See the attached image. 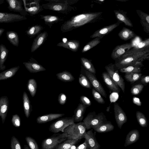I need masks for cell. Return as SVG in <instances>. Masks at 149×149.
Returning a JSON list of instances; mask_svg holds the SVG:
<instances>
[{
  "label": "cell",
  "instance_id": "cell-1",
  "mask_svg": "<svg viewBox=\"0 0 149 149\" xmlns=\"http://www.w3.org/2000/svg\"><path fill=\"white\" fill-rule=\"evenodd\" d=\"M149 46L141 48L134 47L121 57L115 61L116 68L119 70L130 65H143V61L149 60Z\"/></svg>",
  "mask_w": 149,
  "mask_h": 149
},
{
  "label": "cell",
  "instance_id": "cell-2",
  "mask_svg": "<svg viewBox=\"0 0 149 149\" xmlns=\"http://www.w3.org/2000/svg\"><path fill=\"white\" fill-rule=\"evenodd\" d=\"M102 13L101 12L87 13L74 16L61 25V30L63 32H68L91 23L98 19Z\"/></svg>",
  "mask_w": 149,
  "mask_h": 149
},
{
  "label": "cell",
  "instance_id": "cell-3",
  "mask_svg": "<svg viewBox=\"0 0 149 149\" xmlns=\"http://www.w3.org/2000/svg\"><path fill=\"white\" fill-rule=\"evenodd\" d=\"M86 130L84 123L80 122L69 125L65 128L63 132L67 134V139L80 140L84 138Z\"/></svg>",
  "mask_w": 149,
  "mask_h": 149
},
{
  "label": "cell",
  "instance_id": "cell-4",
  "mask_svg": "<svg viewBox=\"0 0 149 149\" xmlns=\"http://www.w3.org/2000/svg\"><path fill=\"white\" fill-rule=\"evenodd\" d=\"M107 121L103 113H100L96 114V113L93 112L88 113L83 120V122L86 126V130H88L93 129Z\"/></svg>",
  "mask_w": 149,
  "mask_h": 149
},
{
  "label": "cell",
  "instance_id": "cell-5",
  "mask_svg": "<svg viewBox=\"0 0 149 149\" xmlns=\"http://www.w3.org/2000/svg\"><path fill=\"white\" fill-rule=\"evenodd\" d=\"M68 137L67 134L65 132L54 133L42 141V149H54L57 145L66 140Z\"/></svg>",
  "mask_w": 149,
  "mask_h": 149
},
{
  "label": "cell",
  "instance_id": "cell-6",
  "mask_svg": "<svg viewBox=\"0 0 149 149\" xmlns=\"http://www.w3.org/2000/svg\"><path fill=\"white\" fill-rule=\"evenodd\" d=\"M74 123L73 116L59 118L52 123L49 127V131L57 133L60 132H64L65 128L70 125Z\"/></svg>",
  "mask_w": 149,
  "mask_h": 149
},
{
  "label": "cell",
  "instance_id": "cell-7",
  "mask_svg": "<svg viewBox=\"0 0 149 149\" xmlns=\"http://www.w3.org/2000/svg\"><path fill=\"white\" fill-rule=\"evenodd\" d=\"M105 68L113 81L124 93L125 88L124 80L119 74L118 70L116 68L114 64L111 63L106 65Z\"/></svg>",
  "mask_w": 149,
  "mask_h": 149
},
{
  "label": "cell",
  "instance_id": "cell-8",
  "mask_svg": "<svg viewBox=\"0 0 149 149\" xmlns=\"http://www.w3.org/2000/svg\"><path fill=\"white\" fill-rule=\"evenodd\" d=\"M24 9L26 12L31 15L37 14L42 10L43 7L40 4L39 0H22Z\"/></svg>",
  "mask_w": 149,
  "mask_h": 149
},
{
  "label": "cell",
  "instance_id": "cell-9",
  "mask_svg": "<svg viewBox=\"0 0 149 149\" xmlns=\"http://www.w3.org/2000/svg\"><path fill=\"white\" fill-rule=\"evenodd\" d=\"M134 47V45L132 42L117 45L112 51L111 58L116 61Z\"/></svg>",
  "mask_w": 149,
  "mask_h": 149
},
{
  "label": "cell",
  "instance_id": "cell-10",
  "mask_svg": "<svg viewBox=\"0 0 149 149\" xmlns=\"http://www.w3.org/2000/svg\"><path fill=\"white\" fill-rule=\"evenodd\" d=\"M43 8L45 9L52 10L63 13L71 11L72 8L68 4H66L54 2H49L45 4H42Z\"/></svg>",
  "mask_w": 149,
  "mask_h": 149
},
{
  "label": "cell",
  "instance_id": "cell-11",
  "mask_svg": "<svg viewBox=\"0 0 149 149\" xmlns=\"http://www.w3.org/2000/svg\"><path fill=\"white\" fill-rule=\"evenodd\" d=\"M113 109L116 123L118 127L121 129L123 125L127 121V116L122 108L116 103L114 104Z\"/></svg>",
  "mask_w": 149,
  "mask_h": 149
},
{
  "label": "cell",
  "instance_id": "cell-12",
  "mask_svg": "<svg viewBox=\"0 0 149 149\" xmlns=\"http://www.w3.org/2000/svg\"><path fill=\"white\" fill-rule=\"evenodd\" d=\"M26 16L13 13L0 12V23H9L26 19Z\"/></svg>",
  "mask_w": 149,
  "mask_h": 149
},
{
  "label": "cell",
  "instance_id": "cell-13",
  "mask_svg": "<svg viewBox=\"0 0 149 149\" xmlns=\"http://www.w3.org/2000/svg\"><path fill=\"white\" fill-rule=\"evenodd\" d=\"M85 73L93 88L104 97H106V91L95 76L86 70L85 71Z\"/></svg>",
  "mask_w": 149,
  "mask_h": 149
},
{
  "label": "cell",
  "instance_id": "cell-14",
  "mask_svg": "<svg viewBox=\"0 0 149 149\" xmlns=\"http://www.w3.org/2000/svg\"><path fill=\"white\" fill-rule=\"evenodd\" d=\"M8 4V8L10 11L19 13L20 15L26 16L28 15L22 6L23 2L22 0H6Z\"/></svg>",
  "mask_w": 149,
  "mask_h": 149
},
{
  "label": "cell",
  "instance_id": "cell-15",
  "mask_svg": "<svg viewBox=\"0 0 149 149\" xmlns=\"http://www.w3.org/2000/svg\"><path fill=\"white\" fill-rule=\"evenodd\" d=\"M120 22L118 21L115 23L105 26L95 31L90 36L91 38H102L104 36L109 34L118 26Z\"/></svg>",
  "mask_w": 149,
  "mask_h": 149
},
{
  "label": "cell",
  "instance_id": "cell-16",
  "mask_svg": "<svg viewBox=\"0 0 149 149\" xmlns=\"http://www.w3.org/2000/svg\"><path fill=\"white\" fill-rule=\"evenodd\" d=\"M84 138L87 141L88 149H100V145L97 141L95 134L91 129L85 133Z\"/></svg>",
  "mask_w": 149,
  "mask_h": 149
},
{
  "label": "cell",
  "instance_id": "cell-17",
  "mask_svg": "<svg viewBox=\"0 0 149 149\" xmlns=\"http://www.w3.org/2000/svg\"><path fill=\"white\" fill-rule=\"evenodd\" d=\"M9 100L7 96H2L0 98V116L3 124L6 117L9 108Z\"/></svg>",
  "mask_w": 149,
  "mask_h": 149
},
{
  "label": "cell",
  "instance_id": "cell-18",
  "mask_svg": "<svg viewBox=\"0 0 149 149\" xmlns=\"http://www.w3.org/2000/svg\"><path fill=\"white\" fill-rule=\"evenodd\" d=\"M23 64L26 69L31 73H37L46 70L41 65L33 61L31 59L27 62H23Z\"/></svg>",
  "mask_w": 149,
  "mask_h": 149
},
{
  "label": "cell",
  "instance_id": "cell-19",
  "mask_svg": "<svg viewBox=\"0 0 149 149\" xmlns=\"http://www.w3.org/2000/svg\"><path fill=\"white\" fill-rule=\"evenodd\" d=\"M116 17L118 21L123 23L129 27H132L133 25L131 21L127 15V13L123 10H119L114 11Z\"/></svg>",
  "mask_w": 149,
  "mask_h": 149
},
{
  "label": "cell",
  "instance_id": "cell-20",
  "mask_svg": "<svg viewBox=\"0 0 149 149\" xmlns=\"http://www.w3.org/2000/svg\"><path fill=\"white\" fill-rule=\"evenodd\" d=\"M102 77L107 86L111 91L119 93L120 89L113 81L107 72H104L102 74Z\"/></svg>",
  "mask_w": 149,
  "mask_h": 149
},
{
  "label": "cell",
  "instance_id": "cell-21",
  "mask_svg": "<svg viewBox=\"0 0 149 149\" xmlns=\"http://www.w3.org/2000/svg\"><path fill=\"white\" fill-rule=\"evenodd\" d=\"M48 33L44 31L38 34L34 39L31 48V52H33L38 48L45 40Z\"/></svg>",
  "mask_w": 149,
  "mask_h": 149
},
{
  "label": "cell",
  "instance_id": "cell-22",
  "mask_svg": "<svg viewBox=\"0 0 149 149\" xmlns=\"http://www.w3.org/2000/svg\"><path fill=\"white\" fill-rule=\"evenodd\" d=\"M140 134L137 129H134L130 131L127 134L124 146L126 147L136 142L139 139Z\"/></svg>",
  "mask_w": 149,
  "mask_h": 149
},
{
  "label": "cell",
  "instance_id": "cell-23",
  "mask_svg": "<svg viewBox=\"0 0 149 149\" xmlns=\"http://www.w3.org/2000/svg\"><path fill=\"white\" fill-rule=\"evenodd\" d=\"M79 45V42L76 40H70L65 42H61L56 45L57 46L65 48L73 52L77 51Z\"/></svg>",
  "mask_w": 149,
  "mask_h": 149
},
{
  "label": "cell",
  "instance_id": "cell-24",
  "mask_svg": "<svg viewBox=\"0 0 149 149\" xmlns=\"http://www.w3.org/2000/svg\"><path fill=\"white\" fill-rule=\"evenodd\" d=\"M64 113H50L40 116L36 119L37 123L42 124L50 121L64 116Z\"/></svg>",
  "mask_w": 149,
  "mask_h": 149
},
{
  "label": "cell",
  "instance_id": "cell-25",
  "mask_svg": "<svg viewBox=\"0 0 149 149\" xmlns=\"http://www.w3.org/2000/svg\"><path fill=\"white\" fill-rule=\"evenodd\" d=\"M136 12L139 16L140 23L143 27L144 31L149 33V15L139 10H136Z\"/></svg>",
  "mask_w": 149,
  "mask_h": 149
},
{
  "label": "cell",
  "instance_id": "cell-26",
  "mask_svg": "<svg viewBox=\"0 0 149 149\" xmlns=\"http://www.w3.org/2000/svg\"><path fill=\"white\" fill-rule=\"evenodd\" d=\"M87 107L81 103H79L74 112L73 116L74 122H79L82 120Z\"/></svg>",
  "mask_w": 149,
  "mask_h": 149
},
{
  "label": "cell",
  "instance_id": "cell-27",
  "mask_svg": "<svg viewBox=\"0 0 149 149\" xmlns=\"http://www.w3.org/2000/svg\"><path fill=\"white\" fill-rule=\"evenodd\" d=\"M114 128V126L111 122L107 121L94 127L93 129L98 133H105L112 131Z\"/></svg>",
  "mask_w": 149,
  "mask_h": 149
},
{
  "label": "cell",
  "instance_id": "cell-28",
  "mask_svg": "<svg viewBox=\"0 0 149 149\" xmlns=\"http://www.w3.org/2000/svg\"><path fill=\"white\" fill-rule=\"evenodd\" d=\"M9 50L3 44L0 45V70H3L6 68L4 63L6 60Z\"/></svg>",
  "mask_w": 149,
  "mask_h": 149
},
{
  "label": "cell",
  "instance_id": "cell-29",
  "mask_svg": "<svg viewBox=\"0 0 149 149\" xmlns=\"http://www.w3.org/2000/svg\"><path fill=\"white\" fill-rule=\"evenodd\" d=\"M22 100L24 114L26 117L28 118L32 111V106L27 94L25 92L23 93Z\"/></svg>",
  "mask_w": 149,
  "mask_h": 149
},
{
  "label": "cell",
  "instance_id": "cell-30",
  "mask_svg": "<svg viewBox=\"0 0 149 149\" xmlns=\"http://www.w3.org/2000/svg\"><path fill=\"white\" fill-rule=\"evenodd\" d=\"M118 35L121 39L125 41L134 38L136 36L133 31L124 27L119 32Z\"/></svg>",
  "mask_w": 149,
  "mask_h": 149
},
{
  "label": "cell",
  "instance_id": "cell-31",
  "mask_svg": "<svg viewBox=\"0 0 149 149\" xmlns=\"http://www.w3.org/2000/svg\"><path fill=\"white\" fill-rule=\"evenodd\" d=\"M19 66L11 68L0 73V80L7 79L13 76L19 69Z\"/></svg>",
  "mask_w": 149,
  "mask_h": 149
},
{
  "label": "cell",
  "instance_id": "cell-32",
  "mask_svg": "<svg viewBox=\"0 0 149 149\" xmlns=\"http://www.w3.org/2000/svg\"><path fill=\"white\" fill-rule=\"evenodd\" d=\"M6 36L8 40L12 45L17 47L19 46V37L16 32L13 31H7L6 33Z\"/></svg>",
  "mask_w": 149,
  "mask_h": 149
},
{
  "label": "cell",
  "instance_id": "cell-33",
  "mask_svg": "<svg viewBox=\"0 0 149 149\" xmlns=\"http://www.w3.org/2000/svg\"><path fill=\"white\" fill-rule=\"evenodd\" d=\"M56 76L58 79L64 82H71L74 79V78L72 74L67 71L58 73Z\"/></svg>",
  "mask_w": 149,
  "mask_h": 149
},
{
  "label": "cell",
  "instance_id": "cell-34",
  "mask_svg": "<svg viewBox=\"0 0 149 149\" xmlns=\"http://www.w3.org/2000/svg\"><path fill=\"white\" fill-rule=\"evenodd\" d=\"M80 61L82 65L86 70L93 74L96 73L95 69L91 60L82 57L80 58Z\"/></svg>",
  "mask_w": 149,
  "mask_h": 149
},
{
  "label": "cell",
  "instance_id": "cell-35",
  "mask_svg": "<svg viewBox=\"0 0 149 149\" xmlns=\"http://www.w3.org/2000/svg\"><path fill=\"white\" fill-rule=\"evenodd\" d=\"M79 140L67 139L57 145L54 149H68L72 145H74Z\"/></svg>",
  "mask_w": 149,
  "mask_h": 149
},
{
  "label": "cell",
  "instance_id": "cell-36",
  "mask_svg": "<svg viewBox=\"0 0 149 149\" xmlns=\"http://www.w3.org/2000/svg\"><path fill=\"white\" fill-rule=\"evenodd\" d=\"M37 87V83L35 79H31L28 81L27 84V89L32 97L36 95Z\"/></svg>",
  "mask_w": 149,
  "mask_h": 149
},
{
  "label": "cell",
  "instance_id": "cell-37",
  "mask_svg": "<svg viewBox=\"0 0 149 149\" xmlns=\"http://www.w3.org/2000/svg\"><path fill=\"white\" fill-rule=\"evenodd\" d=\"M40 18L44 20L45 23L49 26H51L54 24L59 21L60 19L56 16L52 15H40Z\"/></svg>",
  "mask_w": 149,
  "mask_h": 149
},
{
  "label": "cell",
  "instance_id": "cell-38",
  "mask_svg": "<svg viewBox=\"0 0 149 149\" xmlns=\"http://www.w3.org/2000/svg\"><path fill=\"white\" fill-rule=\"evenodd\" d=\"M43 29L41 25H36L29 28L26 31V33L29 37L32 38L40 32Z\"/></svg>",
  "mask_w": 149,
  "mask_h": 149
},
{
  "label": "cell",
  "instance_id": "cell-39",
  "mask_svg": "<svg viewBox=\"0 0 149 149\" xmlns=\"http://www.w3.org/2000/svg\"><path fill=\"white\" fill-rule=\"evenodd\" d=\"M142 66V65H130L119 70L120 72L125 73H140L141 71V67Z\"/></svg>",
  "mask_w": 149,
  "mask_h": 149
},
{
  "label": "cell",
  "instance_id": "cell-40",
  "mask_svg": "<svg viewBox=\"0 0 149 149\" xmlns=\"http://www.w3.org/2000/svg\"><path fill=\"white\" fill-rule=\"evenodd\" d=\"M136 116L138 122L141 127H147L148 123L147 119L142 113L137 111L136 113Z\"/></svg>",
  "mask_w": 149,
  "mask_h": 149
},
{
  "label": "cell",
  "instance_id": "cell-41",
  "mask_svg": "<svg viewBox=\"0 0 149 149\" xmlns=\"http://www.w3.org/2000/svg\"><path fill=\"white\" fill-rule=\"evenodd\" d=\"M142 75V74L140 73H126L125 75V78L127 81L134 83L139 79Z\"/></svg>",
  "mask_w": 149,
  "mask_h": 149
},
{
  "label": "cell",
  "instance_id": "cell-42",
  "mask_svg": "<svg viewBox=\"0 0 149 149\" xmlns=\"http://www.w3.org/2000/svg\"><path fill=\"white\" fill-rule=\"evenodd\" d=\"M100 38H96L88 42L82 49L81 52L84 53L96 46L100 42Z\"/></svg>",
  "mask_w": 149,
  "mask_h": 149
},
{
  "label": "cell",
  "instance_id": "cell-43",
  "mask_svg": "<svg viewBox=\"0 0 149 149\" xmlns=\"http://www.w3.org/2000/svg\"><path fill=\"white\" fill-rule=\"evenodd\" d=\"M79 82L83 87L88 88H91V86L89 80L84 75L82 74H80L79 77Z\"/></svg>",
  "mask_w": 149,
  "mask_h": 149
},
{
  "label": "cell",
  "instance_id": "cell-44",
  "mask_svg": "<svg viewBox=\"0 0 149 149\" xmlns=\"http://www.w3.org/2000/svg\"><path fill=\"white\" fill-rule=\"evenodd\" d=\"M26 141L31 149H39L38 144L36 140L30 136H26Z\"/></svg>",
  "mask_w": 149,
  "mask_h": 149
},
{
  "label": "cell",
  "instance_id": "cell-45",
  "mask_svg": "<svg viewBox=\"0 0 149 149\" xmlns=\"http://www.w3.org/2000/svg\"><path fill=\"white\" fill-rule=\"evenodd\" d=\"M144 86L142 84H136L132 87L131 89V92L133 95H137L140 94Z\"/></svg>",
  "mask_w": 149,
  "mask_h": 149
},
{
  "label": "cell",
  "instance_id": "cell-46",
  "mask_svg": "<svg viewBox=\"0 0 149 149\" xmlns=\"http://www.w3.org/2000/svg\"><path fill=\"white\" fill-rule=\"evenodd\" d=\"M10 148L11 149H22L19 142L14 136H13L11 138Z\"/></svg>",
  "mask_w": 149,
  "mask_h": 149
},
{
  "label": "cell",
  "instance_id": "cell-47",
  "mask_svg": "<svg viewBox=\"0 0 149 149\" xmlns=\"http://www.w3.org/2000/svg\"><path fill=\"white\" fill-rule=\"evenodd\" d=\"M92 92L94 99L97 102L101 104L105 103L104 100L100 94L93 88L92 89Z\"/></svg>",
  "mask_w": 149,
  "mask_h": 149
},
{
  "label": "cell",
  "instance_id": "cell-48",
  "mask_svg": "<svg viewBox=\"0 0 149 149\" xmlns=\"http://www.w3.org/2000/svg\"><path fill=\"white\" fill-rule=\"evenodd\" d=\"M11 122L14 127H19L21 125V120L19 116L17 114L13 115L11 119Z\"/></svg>",
  "mask_w": 149,
  "mask_h": 149
},
{
  "label": "cell",
  "instance_id": "cell-49",
  "mask_svg": "<svg viewBox=\"0 0 149 149\" xmlns=\"http://www.w3.org/2000/svg\"><path fill=\"white\" fill-rule=\"evenodd\" d=\"M149 46V38H148L145 40L141 42L138 45L135 46H134L135 47L141 49L145 48Z\"/></svg>",
  "mask_w": 149,
  "mask_h": 149
},
{
  "label": "cell",
  "instance_id": "cell-50",
  "mask_svg": "<svg viewBox=\"0 0 149 149\" xmlns=\"http://www.w3.org/2000/svg\"><path fill=\"white\" fill-rule=\"evenodd\" d=\"M80 101L81 104L86 107L90 106L91 104V101L85 96H81L80 97Z\"/></svg>",
  "mask_w": 149,
  "mask_h": 149
},
{
  "label": "cell",
  "instance_id": "cell-51",
  "mask_svg": "<svg viewBox=\"0 0 149 149\" xmlns=\"http://www.w3.org/2000/svg\"><path fill=\"white\" fill-rule=\"evenodd\" d=\"M67 100V96L65 95L63 93H60L58 97V101L59 104L64 105Z\"/></svg>",
  "mask_w": 149,
  "mask_h": 149
},
{
  "label": "cell",
  "instance_id": "cell-52",
  "mask_svg": "<svg viewBox=\"0 0 149 149\" xmlns=\"http://www.w3.org/2000/svg\"><path fill=\"white\" fill-rule=\"evenodd\" d=\"M89 147L87 141L85 140L84 142L78 146L76 149H88Z\"/></svg>",
  "mask_w": 149,
  "mask_h": 149
},
{
  "label": "cell",
  "instance_id": "cell-53",
  "mask_svg": "<svg viewBox=\"0 0 149 149\" xmlns=\"http://www.w3.org/2000/svg\"><path fill=\"white\" fill-rule=\"evenodd\" d=\"M133 102L137 106H140L141 105L142 103L139 98L134 97L132 99Z\"/></svg>",
  "mask_w": 149,
  "mask_h": 149
},
{
  "label": "cell",
  "instance_id": "cell-54",
  "mask_svg": "<svg viewBox=\"0 0 149 149\" xmlns=\"http://www.w3.org/2000/svg\"><path fill=\"white\" fill-rule=\"evenodd\" d=\"M141 78L140 81L142 84H145L149 83V76L148 75L143 76Z\"/></svg>",
  "mask_w": 149,
  "mask_h": 149
},
{
  "label": "cell",
  "instance_id": "cell-55",
  "mask_svg": "<svg viewBox=\"0 0 149 149\" xmlns=\"http://www.w3.org/2000/svg\"><path fill=\"white\" fill-rule=\"evenodd\" d=\"M5 30V29L3 28H0V37L2 35Z\"/></svg>",
  "mask_w": 149,
  "mask_h": 149
},
{
  "label": "cell",
  "instance_id": "cell-56",
  "mask_svg": "<svg viewBox=\"0 0 149 149\" xmlns=\"http://www.w3.org/2000/svg\"><path fill=\"white\" fill-rule=\"evenodd\" d=\"M77 147L74 145H72L68 149H76Z\"/></svg>",
  "mask_w": 149,
  "mask_h": 149
},
{
  "label": "cell",
  "instance_id": "cell-57",
  "mask_svg": "<svg viewBox=\"0 0 149 149\" xmlns=\"http://www.w3.org/2000/svg\"><path fill=\"white\" fill-rule=\"evenodd\" d=\"M24 149H29V148L27 145H25L24 146Z\"/></svg>",
  "mask_w": 149,
  "mask_h": 149
},
{
  "label": "cell",
  "instance_id": "cell-58",
  "mask_svg": "<svg viewBox=\"0 0 149 149\" xmlns=\"http://www.w3.org/2000/svg\"><path fill=\"white\" fill-rule=\"evenodd\" d=\"M4 0H0V5L3 4L4 2Z\"/></svg>",
  "mask_w": 149,
  "mask_h": 149
}]
</instances>
